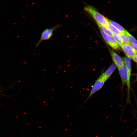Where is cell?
Returning a JSON list of instances; mask_svg holds the SVG:
<instances>
[{
	"mask_svg": "<svg viewBox=\"0 0 137 137\" xmlns=\"http://www.w3.org/2000/svg\"><path fill=\"white\" fill-rule=\"evenodd\" d=\"M84 10L93 18L96 22L107 28L109 23L107 18L98 12L93 7L87 5L84 7Z\"/></svg>",
	"mask_w": 137,
	"mask_h": 137,
	"instance_id": "1",
	"label": "cell"
},
{
	"mask_svg": "<svg viewBox=\"0 0 137 137\" xmlns=\"http://www.w3.org/2000/svg\"><path fill=\"white\" fill-rule=\"evenodd\" d=\"M119 73L121 78L122 86L126 84L128 89V101L129 99V90L131 76L128 74L127 68L124 65L122 67L118 68Z\"/></svg>",
	"mask_w": 137,
	"mask_h": 137,
	"instance_id": "2",
	"label": "cell"
},
{
	"mask_svg": "<svg viewBox=\"0 0 137 137\" xmlns=\"http://www.w3.org/2000/svg\"><path fill=\"white\" fill-rule=\"evenodd\" d=\"M61 25L59 23L53 27L45 29L42 31L39 39L36 44V48L42 41L48 40L50 39L53 36L54 31L60 27Z\"/></svg>",
	"mask_w": 137,
	"mask_h": 137,
	"instance_id": "3",
	"label": "cell"
},
{
	"mask_svg": "<svg viewBox=\"0 0 137 137\" xmlns=\"http://www.w3.org/2000/svg\"><path fill=\"white\" fill-rule=\"evenodd\" d=\"M106 81L100 75L96 80L92 87L90 93L86 101H87L93 94L100 90L103 86Z\"/></svg>",
	"mask_w": 137,
	"mask_h": 137,
	"instance_id": "4",
	"label": "cell"
},
{
	"mask_svg": "<svg viewBox=\"0 0 137 137\" xmlns=\"http://www.w3.org/2000/svg\"><path fill=\"white\" fill-rule=\"evenodd\" d=\"M110 52L114 63L118 68L122 67L124 65L123 60L118 55L111 49Z\"/></svg>",
	"mask_w": 137,
	"mask_h": 137,
	"instance_id": "5",
	"label": "cell"
},
{
	"mask_svg": "<svg viewBox=\"0 0 137 137\" xmlns=\"http://www.w3.org/2000/svg\"><path fill=\"white\" fill-rule=\"evenodd\" d=\"M121 47L127 56L130 58L137 54V52L129 44L124 43Z\"/></svg>",
	"mask_w": 137,
	"mask_h": 137,
	"instance_id": "6",
	"label": "cell"
},
{
	"mask_svg": "<svg viewBox=\"0 0 137 137\" xmlns=\"http://www.w3.org/2000/svg\"><path fill=\"white\" fill-rule=\"evenodd\" d=\"M117 67L115 64L113 63L104 72L101 73V75L103 78L106 81L111 76Z\"/></svg>",
	"mask_w": 137,
	"mask_h": 137,
	"instance_id": "7",
	"label": "cell"
},
{
	"mask_svg": "<svg viewBox=\"0 0 137 137\" xmlns=\"http://www.w3.org/2000/svg\"><path fill=\"white\" fill-rule=\"evenodd\" d=\"M106 35L108 42V45L114 49H119V46L113 37L106 33Z\"/></svg>",
	"mask_w": 137,
	"mask_h": 137,
	"instance_id": "8",
	"label": "cell"
},
{
	"mask_svg": "<svg viewBox=\"0 0 137 137\" xmlns=\"http://www.w3.org/2000/svg\"><path fill=\"white\" fill-rule=\"evenodd\" d=\"M107 20L109 23L111 24L114 26L116 27L122 33H125L126 30L123 28L122 26L117 23L110 20L108 19Z\"/></svg>",
	"mask_w": 137,
	"mask_h": 137,
	"instance_id": "9",
	"label": "cell"
},
{
	"mask_svg": "<svg viewBox=\"0 0 137 137\" xmlns=\"http://www.w3.org/2000/svg\"><path fill=\"white\" fill-rule=\"evenodd\" d=\"M125 34L127 35L130 43L135 47H137V40H136L127 30L126 31Z\"/></svg>",
	"mask_w": 137,
	"mask_h": 137,
	"instance_id": "10",
	"label": "cell"
},
{
	"mask_svg": "<svg viewBox=\"0 0 137 137\" xmlns=\"http://www.w3.org/2000/svg\"><path fill=\"white\" fill-rule=\"evenodd\" d=\"M107 28L112 33L117 35L119 36L122 33L116 27L109 23L108 24Z\"/></svg>",
	"mask_w": 137,
	"mask_h": 137,
	"instance_id": "11",
	"label": "cell"
},
{
	"mask_svg": "<svg viewBox=\"0 0 137 137\" xmlns=\"http://www.w3.org/2000/svg\"><path fill=\"white\" fill-rule=\"evenodd\" d=\"M101 30L106 34L112 36L113 33L107 27L102 25L99 23L96 22Z\"/></svg>",
	"mask_w": 137,
	"mask_h": 137,
	"instance_id": "12",
	"label": "cell"
},
{
	"mask_svg": "<svg viewBox=\"0 0 137 137\" xmlns=\"http://www.w3.org/2000/svg\"><path fill=\"white\" fill-rule=\"evenodd\" d=\"M112 36L119 45L121 46L124 44L122 39L119 36L114 34L113 33Z\"/></svg>",
	"mask_w": 137,
	"mask_h": 137,
	"instance_id": "13",
	"label": "cell"
},
{
	"mask_svg": "<svg viewBox=\"0 0 137 137\" xmlns=\"http://www.w3.org/2000/svg\"><path fill=\"white\" fill-rule=\"evenodd\" d=\"M119 36L122 39L124 43L129 45L131 43L129 41L127 35L125 33H122Z\"/></svg>",
	"mask_w": 137,
	"mask_h": 137,
	"instance_id": "14",
	"label": "cell"
},
{
	"mask_svg": "<svg viewBox=\"0 0 137 137\" xmlns=\"http://www.w3.org/2000/svg\"><path fill=\"white\" fill-rule=\"evenodd\" d=\"M100 31L102 36L104 40H105L107 44L108 45V42L106 36V33L101 30H100Z\"/></svg>",
	"mask_w": 137,
	"mask_h": 137,
	"instance_id": "15",
	"label": "cell"
},
{
	"mask_svg": "<svg viewBox=\"0 0 137 137\" xmlns=\"http://www.w3.org/2000/svg\"><path fill=\"white\" fill-rule=\"evenodd\" d=\"M134 61L137 63V54L135 55L131 58Z\"/></svg>",
	"mask_w": 137,
	"mask_h": 137,
	"instance_id": "16",
	"label": "cell"
},
{
	"mask_svg": "<svg viewBox=\"0 0 137 137\" xmlns=\"http://www.w3.org/2000/svg\"><path fill=\"white\" fill-rule=\"evenodd\" d=\"M130 45L136 52H137V47H135L131 43L130 44Z\"/></svg>",
	"mask_w": 137,
	"mask_h": 137,
	"instance_id": "17",
	"label": "cell"
},
{
	"mask_svg": "<svg viewBox=\"0 0 137 137\" xmlns=\"http://www.w3.org/2000/svg\"><path fill=\"white\" fill-rule=\"evenodd\" d=\"M136 79L135 80V81H137V73L136 74Z\"/></svg>",
	"mask_w": 137,
	"mask_h": 137,
	"instance_id": "18",
	"label": "cell"
}]
</instances>
